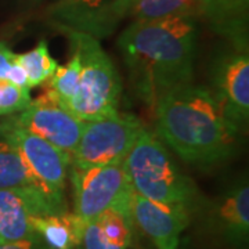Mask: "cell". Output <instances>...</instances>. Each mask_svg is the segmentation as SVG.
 Returning <instances> with one entry per match:
<instances>
[{"instance_id": "6da1fadb", "label": "cell", "mask_w": 249, "mask_h": 249, "mask_svg": "<svg viewBox=\"0 0 249 249\" xmlns=\"http://www.w3.org/2000/svg\"><path fill=\"white\" fill-rule=\"evenodd\" d=\"M198 25L194 17L133 21L118 39L134 93L150 108L193 83Z\"/></svg>"}, {"instance_id": "7a4b0ae2", "label": "cell", "mask_w": 249, "mask_h": 249, "mask_svg": "<svg viewBox=\"0 0 249 249\" xmlns=\"http://www.w3.org/2000/svg\"><path fill=\"white\" fill-rule=\"evenodd\" d=\"M157 132L187 163L209 168L227 160L241 132L211 90L193 83L165 94L154 108Z\"/></svg>"}, {"instance_id": "3957f363", "label": "cell", "mask_w": 249, "mask_h": 249, "mask_svg": "<svg viewBox=\"0 0 249 249\" xmlns=\"http://www.w3.org/2000/svg\"><path fill=\"white\" fill-rule=\"evenodd\" d=\"M122 166L140 196L160 204L196 208V184L178 169L163 142L151 130L142 129Z\"/></svg>"}, {"instance_id": "277c9868", "label": "cell", "mask_w": 249, "mask_h": 249, "mask_svg": "<svg viewBox=\"0 0 249 249\" xmlns=\"http://www.w3.org/2000/svg\"><path fill=\"white\" fill-rule=\"evenodd\" d=\"M70 40L79 54L80 78L67 109L83 122L116 114L122 86L115 65L94 36L70 31Z\"/></svg>"}, {"instance_id": "5b68a950", "label": "cell", "mask_w": 249, "mask_h": 249, "mask_svg": "<svg viewBox=\"0 0 249 249\" xmlns=\"http://www.w3.org/2000/svg\"><path fill=\"white\" fill-rule=\"evenodd\" d=\"M144 129L142 121L132 114L104 116L83 124V130L72 152L73 166L86 169L122 163Z\"/></svg>"}, {"instance_id": "8992f818", "label": "cell", "mask_w": 249, "mask_h": 249, "mask_svg": "<svg viewBox=\"0 0 249 249\" xmlns=\"http://www.w3.org/2000/svg\"><path fill=\"white\" fill-rule=\"evenodd\" d=\"M73 213L85 223L112 208L129 209L133 187L122 163L71 170Z\"/></svg>"}, {"instance_id": "52a82bcc", "label": "cell", "mask_w": 249, "mask_h": 249, "mask_svg": "<svg viewBox=\"0 0 249 249\" xmlns=\"http://www.w3.org/2000/svg\"><path fill=\"white\" fill-rule=\"evenodd\" d=\"M0 134L21 154L32 172L37 187L53 202L67 209L64 191L72 155L61 151L45 139L28 132L16 124L13 118L0 124Z\"/></svg>"}, {"instance_id": "ba28073f", "label": "cell", "mask_w": 249, "mask_h": 249, "mask_svg": "<svg viewBox=\"0 0 249 249\" xmlns=\"http://www.w3.org/2000/svg\"><path fill=\"white\" fill-rule=\"evenodd\" d=\"M11 118L28 132L45 139L70 155L79 142L85 124L46 91L31 101L19 115Z\"/></svg>"}, {"instance_id": "9c48e42d", "label": "cell", "mask_w": 249, "mask_h": 249, "mask_svg": "<svg viewBox=\"0 0 249 249\" xmlns=\"http://www.w3.org/2000/svg\"><path fill=\"white\" fill-rule=\"evenodd\" d=\"M67 212L37 187L0 190V244L24 240L36 232L35 217Z\"/></svg>"}, {"instance_id": "30bf717a", "label": "cell", "mask_w": 249, "mask_h": 249, "mask_svg": "<svg viewBox=\"0 0 249 249\" xmlns=\"http://www.w3.org/2000/svg\"><path fill=\"white\" fill-rule=\"evenodd\" d=\"M213 90L211 91L224 115L241 133L249 119V58L248 52L222 57L213 70Z\"/></svg>"}, {"instance_id": "8fae6325", "label": "cell", "mask_w": 249, "mask_h": 249, "mask_svg": "<svg viewBox=\"0 0 249 249\" xmlns=\"http://www.w3.org/2000/svg\"><path fill=\"white\" fill-rule=\"evenodd\" d=\"M133 223L157 249H178L181 232L190 223L191 211L184 205L160 204L133 190L130 202Z\"/></svg>"}, {"instance_id": "7c38bea8", "label": "cell", "mask_w": 249, "mask_h": 249, "mask_svg": "<svg viewBox=\"0 0 249 249\" xmlns=\"http://www.w3.org/2000/svg\"><path fill=\"white\" fill-rule=\"evenodd\" d=\"M209 231L232 247H242L249 232V187L241 181L211 205L206 217Z\"/></svg>"}, {"instance_id": "4fadbf2b", "label": "cell", "mask_w": 249, "mask_h": 249, "mask_svg": "<svg viewBox=\"0 0 249 249\" xmlns=\"http://www.w3.org/2000/svg\"><path fill=\"white\" fill-rule=\"evenodd\" d=\"M132 211L112 208L85 226L82 245L85 249H127L133 238Z\"/></svg>"}, {"instance_id": "5bb4252c", "label": "cell", "mask_w": 249, "mask_h": 249, "mask_svg": "<svg viewBox=\"0 0 249 249\" xmlns=\"http://www.w3.org/2000/svg\"><path fill=\"white\" fill-rule=\"evenodd\" d=\"M248 10L249 0H211L204 18L237 50L248 52Z\"/></svg>"}, {"instance_id": "9a60e30c", "label": "cell", "mask_w": 249, "mask_h": 249, "mask_svg": "<svg viewBox=\"0 0 249 249\" xmlns=\"http://www.w3.org/2000/svg\"><path fill=\"white\" fill-rule=\"evenodd\" d=\"M122 18L150 21L168 17H199L196 0H114Z\"/></svg>"}, {"instance_id": "2e32d148", "label": "cell", "mask_w": 249, "mask_h": 249, "mask_svg": "<svg viewBox=\"0 0 249 249\" xmlns=\"http://www.w3.org/2000/svg\"><path fill=\"white\" fill-rule=\"evenodd\" d=\"M86 223L73 212L35 217L32 227L52 249H75L82 245Z\"/></svg>"}, {"instance_id": "e0dca14e", "label": "cell", "mask_w": 249, "mask_h": 249, "mask_svg": "<svg viewBox=\"0 0 249 249\" xmlns=\"http://www.w3.org/2000/svg\"><path fill=\"white\" fill-rule=\"evenodd\" d=\"M25 186L37 187L32 172L14 145L0 142V190Z\"/></svg>"}, {"instance_id": "ac0fdd59", "label": "cell", "mask_w": 249, "mask_h": 249, "mask_svg": "<svg viewBox=\"0 0 249 249\" xmlns=\"http://www.w3.org/2000/svg\"><path fill=\"white\" fill-rule=\"evenodd\" d=\"M16 61L27 72L29 88L43 85L53 76L58 64L49 52L46 40H40L37 45L27 53L16 54Z\"/></svg>"}, {"instance_id": "d6986e66", "label": "cell", "mask_w": 249, "mask_h": 249, "mask_svg": "<svg viewBox=\"0 0 249 249\" xmlns=\"http://www.w3.org/2000/svg\"><path fill=\"white\" fill-rule=\"evenodd\" d=\"M80 78V60L79 54L72 49V55L70 62L65 67H57L53 76L47 80L46 93L64 108L70 104L72 97L75 96Z\"/></svg>"}, {"instance_id": "ffe728a7", "label": "cell", "mask_w": 249, "mask_h": 249, "mask_svg": "<svg viewBox=\"0 0 249 249\" xmlns=\"http://www.w3.org/2000/svg\"><path fill=\"white\" fill-rule=\"evenodd\" d=\"M31 101L29 89H22L7 79H0V115L21 112Z\"/></svg>"}, {"instance_id": "44dd1931", "label": "cell", "mask_w": 249, "mask_h": 249, "mask_svg": "<svg viewBox=\"0 0 249 249\" xmlns=\"http://www.w3.org/2000/svg\"><path fill=\"white\" fill-rule=\"evenodd\" d=\"M0 249H52L45 240L37 234L34 232L32 235H29L24 240L13 241V242H6V244H0Z\"/></svg>"}, {"instance_id": "7402d4cb", "label": "cell", "mask_w": 249, "mask_h": 249, "mask_svg": "<svg viewBox=\"0 0 249 249\" xmlns=\"http://www.w3.org/2000/svg\"><path fill=\"white\" fill-rule=\"evenodd\" d=\"M6 79L10 80L11 83L19 86V88H22V89H31L29 88V83H28L27 72L24 71V68L17 61L13 62V65L10 67Z\"/></svg>"}, {"instance_id": "603a6c76", "label": "cell", "mask_w": 249, "mask_h": 249, "mask_svg": "<svg viewBox=\"0 0 249 249\" xmlns=\"http://www.w3.org/2000/svg\"><path fill=\"white\" fill-rule=\"evenodd\" d=\"M14 61H16V54L4 43L0 42V79L7 78V72Z\"/></svg>"}, {"instance_id": "cb8c5ba5", "label": "cell", "mask_w": 249, "mask_h": 249, "mask_svg": "<svg viewBox=\"0 0 249 249\" xmlns=\"http://www.w3.org/2000/svg\"><path fill=\"white\" fill-rule=\"evenodd\" d=\"M104 0H58L57 6H78V7H97Z\"/></svg>"}, {"instance_id": "d4e9b609", "label": "cell", "mask_w": 249, "mask_h": 249, "mask_svg": "<svg viewBox=\"0 0 249 249\" xmlns=\"http://www.w3.org/2000/svg\"><path fill=\"white\" fill-rule=\"evenodd\" d=\"M196 7H198V11H199V17H205L206 11L209 9V4H211V0H196Z\"/></svg>"}, {"instance_id": "484cf974", "label": "cell", "mask_w": 249, "mask_h": 249, "mask_svg": "<svg viewBox=\"0 0 249 249\" xmlns=\"http://www.w3.org/2000/svg\"><path fill=\"white\" fill-rule=\"evenodd\" d=\"M31 1V4H37V3H40L42 0H29Z\"/></svg>"}]
</instances>
